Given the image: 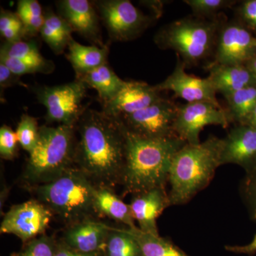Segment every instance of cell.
<instances>
[{
  "label": "cell",
  "mask_w": 256,
  "mask_h": 256,
  "mask_svg": "<svg viewBox=\"0 0 256 256\" xmlns=\"http://www.w3.org/2000/svg\"><path fill=\"white\" fill-rule=\"evenodd\" d=\"M74 166L96 188L122 184L126 163V129L119 118L86 109L76 126Z\"/></svg>",
  "instance_id": "cell-1"
},
{
  "label": "cell",
  "mask_w": 256,
  "mask_h": 256,
  "mask_svg": "<svg viewBox=\"0 0 256 256\" xmlns=\"http://www.w3.org/2000/svg\"><path fill=\"white\" fill-rule=\"evenodd\" d=\"M126 140V163L121 184L124 194L165 188L173 156L186 142L178 136L148 139L127 129Z\"/></svg>",
  "instance_id": "cell-2"
},
{
  "label": "cell",
  "mask_w": 256,
  "mask_h": 256,
  "mask_svg": "<svg viewBox=\"0 0 256 256\" xmlns=\"http://www.w3.org/2000/svg\"><path fill=\"white\" fill-rule=\"evenodd\" d=\"M223 139L210 136L197 144L186 143L173 156L168 175L171 206L191 201L204 190L220 164Z\"/></svg>",
  "instance_id": "cell-3"
},
{
  "label": "cell",
  "mask_w": 256,
  "mask_h": 256,
  "mask_svg": "<svg viewBox=\"0 0 256 256\" xmlns=\"http://www.w3.org/2000/svg\"><path fill=\"white\" fill-rule=\"evenodd\" d=\"M76 127L43 126L34 149L30 153L23 178L33 186L52 182L74 166Z\"/></svg>",
  "instance_id": "cell-4"
},
{
  "label": "cell",
  "mask_w": 256,
  "mask_h": 256,
  "mask_svg": "<svg viewBox=\"0 0 256 256\" xmlns=\"http://www.w3.org/2000/svg\"><path fill=\"white\" fill-rule=\"evenodd\" d=\"M96 186L75 166L52 182L33 186L38 200L70 226L97 214L94 207Z\"/></svg>",
  "instance_id": "cell-5"
},
{
  "label": "cell",
  "mask_w": 256,
  "mask_h": 256,
  "mask_svg": "<svg viewBox=\"0 0 256 256\" xmlns=\"http://www.w3.org/2000/svg\"><path fill=\"white\" fill-rule=\"evenodd\" d=\"M224 20L188 16L160 28L154 42L161 50H173L186 66H197L214 53L217 36Z\"/></svg>",
  "instance_id": "cell-6"
},
{
  "label": "cell",
  "mask_w": 256,
  "mask_h": 256,
  "mask_svg": "<svg viewBox=\"0 0 256 256\" xmlns=\"http://www.w3.org/2000/svg\"><path fill=\"white\" fill-rule=\"evenodd\" d=\"M87 86L78 79L55 86H42L34 88L37 100L46 109L47 122L76 127L87 108L82 101Z\"/></svg>",
  "instance_id": "cell-7"
},
{
  "label": "cell",
  "mask_w": 256,
  "mask_h": 256,
  "mask_svg": "<svg viewBox=\"0 0 256 256\" xmlns=\"http://www.w3.org/2000/svg\"><path fill=\"white\" fill-rule=\"evenodd\" d=\"M92 3L114 41L138 38L156 18L143 13L129 0H97Z\"/></svg>",
  "instance_id": "cell-8"
},
{
  "label": "cell",
  "mask_w": 256,
  "mask_h": 256,
  "mask_svg": "<svg viewBox=\"0 0 256 256\" xmlns=\"http://www.w3.org/2000/svg\"><path fill=\"white\" fill-rule=\"evenodd\" d=\"M178 106L162 98L142 110L120 117L130 132L148 139L176 136L174 131Z\"/></svg>",
  "instance_id": "cell-9"
},
{
  "label": "cell",
  "mask_w": 256,
  "mask_h": 256,
  "mask_svg": "<svg viewBox=\"0 0 256 256\" xmlns=\"http://www.w3.org/2000/svg\"><path fill=\"white\" fill-rule=\"evenodd\" d=\"M228 114L223 108L208 102H186L178 106L174 124L175 134L190 144H200V133L208 126L228 127Z\"/></svg>",
  "instance_id": "cell-10"
},
{
  "label": "cell",
  "mask_w": 256,
  "mask_h": 256,
  "mask_svg": "<svg viewBox=\"0 0 256 256\" xmlns=\"http://www.w3.org/2000/svg\"><path fill=\"white\" fill-rule=\"evenodd\" d=\"M212 63L245 65L256 57V36L238 20L224 21L218 31Z\"/></svg>",
  "instance_id": "cell-11"
},
{
  "label": "cell",
  "mask_w": 256,
  "mask_h": 256,
  "mask_svg": "<svg viewBox=\"0 0 256 256\" xmlns=\"http://www.w3.org/2000/svg\"><path fill=\"white\" fill-rule=\"evenodd\" d=\"M53 215L41 202L31 200L11 207L3 218L0 232L16 236L26 244L44 234Z\"/></svg>",
  "instance_id": "cell-12"
},
{
  "label": "cell",
  "mask_w": 256,
  "mask_h": 256,
  "mask_svg": "<svg viewBox=\"0 0 256 256\" xmlns=\"http://www.w3.org/2000/svg\"><path fill=\"white\" fill-rule=\"evenodd\" d=\"M186 66L178 57L172 73L156 86L160 92L170 90L176 97L188 102H208L222 108L216 98V92L210 78L190 75L185 72Z\"/></svg>",
  "instance_id": "cell-13"
},
{
  "label": "cell",
  "mask_w": 256,
  "mask_h": 256,
  "mask_svg": "<svg viewBox=\"0 0 256 256\" xmlns=\"http://www.w3.org/2000/svg\"><path fill=\"white\" fill-rule=\"evenodd\" d=\"M222 139V165H238L246 174L256 171V128L236 124Z\"/></svg>",
  "instance_id": "cell-14"
},
{
  "label": "cell",
  "mask_w": 256,
  "mask_h": 256,
  "mask_svg": "<svg viewBox=\"0 0 256 256\" xmlns=\"http://www.w3.org/2000/svg\"><path fill=\"white\" fill-rule=\"evenodd\" d=\"M58 15L68 23L72 31L99 46L102 44L99 15L94 4L88 0H60L56 2Z\"/></svg>",
  "instance_id": "cell-15"
},
{
  "label": "cell",
  "mask_w": 256,
  "mask_h": 256,
  "mask_svg": "<svg viewBox=\"0 0 256 256\" xmlns=\"http://www.w3.org/2000/svg\"><path fill=\"white\" fill-rule=\"evenodd\" d=\"M156 86L142 82H126L122 90L112 100L102 105V111L120 118L142 110L161 99Z\"/></svg>",
  "instance_id": "cell-16"
},
{
  "label": "cell",
  "mask_w": 256,
  "mask_h": 256,
  "mask_svg": "<svg viewBox=\"0 0 256 256\" xmlns=\"http://www.w3.org/2000/svg\"><path fill=\"white\" fill-rule=\"evenodd\" d=\"M170 204L169 195L164 188H152L133 195L130 204L133 218L140 230L159 235L156 220Z\"/></svg>",
  "instance_id": "cell-17"
},
{
  "label": "cell",
  "mask_w": 256,
  "mask_h": 256,
  "mask_svg": "<svg viewBox=\"0 0 256 256\" xmlns=\"http://www.w3.org/2000/svg\"><path fill=\"white\" fill-rule=\"evenodd\" d=\"M110 226L94 218L68 226L64 234L66 246L82 254L98 252L105 248Z\"/></svg>",
  "instance_id": "cell-18"
},
{
  "label": "cell",
  "mask_w": 256,
  "mask_h": 256,
  "mask_svg": "<svg viewBox=\"0 0 256 256\" xmlns=\"http://www.w3.org/2000/svg\"><path fill=\"white\" fill-rule=\"evenodd\" d=\"M210 78L216 92L222 95L256 85L255 76L245 65L210 63L207 66Z\"/></svg>",
  "instance_id": "cell-19"
},
{
  "label": "cell",
  "mask_w": 256,
  "mask_h": 256,
  "mask_svg": "<svg viewBox=\"0 0 256 256\" xmlns=\"http://www.w3.org/2000/svg\"><path fill=\"white\" fill-rule=\"evenodd\" d=\"M66 58L75 70L76 76L87 73L108 63L109 54L108 45L102 47L96 45L85 46L72 40L69 43Z\"/></svg>",
  "instance_id": "cell-20"
},
{
  "label": "cell",
  "mask_w": 256,
  "mask_h": 256,
  "mask_svg": "<svg viewBox=\"0 0 256 256\" xmlns=\"http://www.w3.org/2000/svg\"><path fill=\"white\" fill-rule=\"evenodd\" d=\"M76 79L84 82L87 86L95 89L102 105L112 100L122 90L126 82L114 73L108 63L78 76Z\"/></svg>",
  "instance_id": "cell-21"
},
{
  "label": "cell",
  "mask_w": 256,
  "mask_h": 256,
  "mask_svg": "<svg viewBox=\"0 0 256 256\" xmlns=\"http://www.w3.org/2000/svg\"><path fill=\"white\" fill-rule=\"evenodd\" d=\"M94 207L97 214L106 216L124 224L127 228H138L134 224L130 204L124 203L110 188H96Z\"/></svg>",
  "instance_id": "cell-22"
},
{
  "label": "cell",
  "mask_w": 256,
  "mask_h": 256,
  "mask_svg": "<svg viewBox=\"0 0 256 256\" xmlns=\"http://www.w3.org/2000/svg\"><path fill=\"white\" fill-rule=\"evenodd\" d=\"M73 32L68 23L60 15L47 9L44 12V23L40 34L42 40L56 54H62L73 40Z\"/></svg>",
  "instance_id": "cell-23"
},
{
  "label": "cell",
  "mask_w": 256,
  "mask_h": 256,
  "mask_svg": "<svg viewBox=\"0 0 256 256\" xmlns=\"http://www.w3.org/2000/svg\"><path fill=\"white\" fill-rule=\"evenodd\" d=\"M230 122L246 124L256 106V85L224 96Z\"/></svg>",
  "instance_id": "cell-24"
},
{
  "label": "cell",
  "mask_w": 256,
  "mask_h": 256,
  "mask_svg": "<svg viewBox=\"0 0 256 256\" xmlns=\"http://www.w3.org/2000/svg\"><path fill=\"white\" fill-rule=\"evenodd\" d=\"M124 228L138 242L143 256H188L180 248L160 235L144 233L139 228Z\"/></svg>",
  "instance_id": "cell-25"
},
{
  "label": "cell",
  "mask_w": 256,
  "mask_h": 256,
  "mask_svg": "<svg viewBox=\"0 0 256 256\" xmlns=\"http://www.w3.org/2000/svg\"><path fill=\"white\" fill-rule=\"evenodd\" d=\"M0 56H4L28 63L36 64L44 68L48 74L52 73L55 69V64L54 62L45 58L40 53L36 42L32 40H22L14 43L4 42L0 48Z\"/></svg>",
  "instance_id": "cell-26"
},
{
  "label": "cell",
  "mask_w": 256,
  "mask_h": 256,
  "mask_svg": "<svg viewBox=\"0 0 256 256\" xmlns=\"http://www.w3.org/2000/svg\"><path fill=\"white\" fill-rule=\"evenodd\" d=\"M105 249L107 256H143L138 242L124 228L110 227Z\"/></svg>",
  "instance_id": "cell-27"
},
{
  "label": "cell",
  "mask_w": 256,
  "mask_h": 256,
  "mask_svg": "<svg viewBox=\"0 0 256 256\" xmlns=\"http://www.w3.org/2000/svg\"><path fill=\"white\" fill-rule=\"evenodd\" d=\"M40 128L38 121L34 117L26 114L22 116L15 132L20 146L28 154L34 149L38 142Z\"/></svg>",
  "instance_id": "cell-28"
},
{
  "label": "cell",
  "mask_w": 256,
  "mask_h": 256,
  "mask_svg": "<svg viewBox=\"0 0 256 256\" xmlns=\"http://www.w3.org/2000/svg\"><path fill=\"white\" fill-rule=\"evenodd\" d=\"M184 2L190 6L193 15L207 18H217L223 10L237 4L235 0H184Z\"/></svg>",
  "instance_id": "cell-29"
},
{
  "label": "cell",
  "mask_w": 256,
  "mask_h": 256,
  "mask_svg": "<svg viewBox=\"0 0 256 256\" xmlns=\"http://www.w3.org/2000/svg\"><path fill=\"white\" fill-rule=\"evenodd\" d=\"M57 249L54 240L44 235L26 242L21 252L12 256H54Z\"/></svg>",
  "instance_id": "cell-30"
},
{
  "label": "cell",
  "mask_w": 256,
  "mask_h": 256,
  "mask_svg": "<svg viewBox=\"0 0 256 256\" xmlns=\"http://www.w3.org/2000/svg\"><path fill=\"white\" fill-rule=\"evenodd\" d=\"M240 193L250 218L256 222V171L246 174L240 185Z\"/></svg>",
  "instance_id": "cell-31"
},
{
  "label": "cell",
  "mask_w": 256,
  "mask_h": 256,
  "mask_svg": "<svg viewBox=\"0 0 256 256\" xmlns=\"http://www.w3.org/2000/svg\"><path fill=\"white\" fill-rule=\"evenodd\" d=\"M18 136L16 132L10 126H2L0 128V156L2 159H14L18 150Z\"/></svg>",
  "instance_id": "cell-32"
},
{
  "label": "cell",
  "mask_w": 256,
  "mask_h": 256,
  "mask_svg": "<svg viewBox=\"0 0 256 256\" xmlns=\"http://www.w3.org/2000/svg\"><path fill=\"white\" fill-rule=\"evenodd\" d=\"M237 20L256 36V0H245L236 8Z\"/></svg>",
  "instance_id": "cell-33"
},
{
  "label": "cell",
  "mask_w": 256,
  "mask_h": 256,
  "mask_svg": "<svg viewBox=\"0 0 256 256\" xmlns=\"http://www.w3.org/2000/svg\"><path fill=\"white\" fill-rule=\"evenodd\" d=\"M0 63L4 64L8 68L18 76L25 74H33L36 73L46 74L47 72L44 68L36 64L28 63L16 58L0 56Z\"/></svg>",
  "instance_id": "cell-34"
},
{
  "label": "cell",
  "mask_w": 256,
  "mask_h": 256,
  "mask_svg": "<svg viewBox=\"0 0 256 256\" xmlns=\"http://www.w3.org/2000/svg\"><path fill=\"white\" fill-rule=\"evenodd\" d=\"M16 85L26 86L20 80V76L13 73L4 64L0 63V88H1V90Z\"/></svg>",
  "instance_id": "cell-35"
},
{
  "label": "cell",
  "mask_w": 256,
  "mask_h": 256,
  "mask_svg": "<svg viewBox=\"0 0 256 256\" xmlns=\"http://www.w3.org/2000/svg\"><path fill=\"white\" fill-rule=\"evenodd\" d=\"M23 24L20 16L16 13L2 9L0 13V32L5 31L8 28H22Z\"/></svg>",
  "instance_id": "cell-36"
},
{
  "label": "cell",
  "mask_w": 256,
  "mask_h": 256,
  "mask_svg": "<svg viewBox=\"0 0 256 256\" xmlns=\"http://www.w3.org/2000/svg\"><path fill=\"white\" fill-rule=\"evenodd\" d=\"M16 13H24L31 16H43L44 15L41 4L36 0H20L18 3Z\"/></svg>",
  "instance_id": "cell-37"
},
{
  "label": "cell",
  "mask_w": 256,
  "mask_h": 256,
  "mask_svg": "<svg viewBox=\"0 0 256 256\" xmlns=\"http://www.w3.org/2000/svg\"><path fill=\"white\" fill-rule=\"evenodd\" d=\"M226 249L228 252H236V254H248L252 255L256 252V234L252 242L247 245L234 246H226Z\"/></svg>",
  "instance_id": "cell-38"
},
{
  "label": "cell",
  "mask_w": 256,
  "mask_h": 256,
  "mask_svg": "<svg viewBox=\"0 0 256 256\" xmlns=\"http://www.w3.org/2000/svg\"><path fill=\"white\" fill-rule=\"evenodd\" d=\"M88 254H82L72 250L70 248L66 246L58 248L54 256H86Z\"/></svg>",
  "instance_id": "cell-39"
},
{
  "label": "cell",
  "mask_w": 256,
  "mask_h": 256,
  "mask_svg": "<svg viewBox=\"0 0 256 256\" xmlns=\"http://www.w3.org/2000/svg\"><path fill=\"white\" fill-rule=\"evenodd\" d=\"M245 66L252 72L254 76H256V57L248 62Z\"/></svg>",
  "instance_id": "cell-40"
},
{
  "label": "cell",
  "mask_w": 256,
  "mask_h": 256,
  "mask_svg": "<svg viewBox=\"0 0 256 256\" xmlns=\"http://www.w3.org/2000/svg\"><path fill=\"white\" fill-rule=\"evenodd\" d=\"M246 124H248V126L256 128V106Z\"/></svg>",
  "instance_id": "cell-41"
},
{
  "label": "cell",
  "mask_w": 256,
  "mask_h": 256,
  "mask_svg": "<svg viewBox=\"0 0 256 256\" xmlns=\"http://www.w3.org/2000/svg\"><path fill=\"white\" fill-rule=\"evenodd\" d=\"M86 256H98V252H92V254H88Z\"/></svg>",
  "instance_id": "cell-42"
},
{
  "label": "cell",
  "mask_w": 256,
  "mask_h": 256,
  "mask_svg": "<svg viewBox=\"0 0 256 256\" xmlns=\"http://www.w3.org/2000/svg\"><path fill=\"white\" fill-rule=\"evenodd\" d=\"M255 78H256V76H255Z\"/></svg>",
  "instance_id": "cell-43"
}]
</instances>
